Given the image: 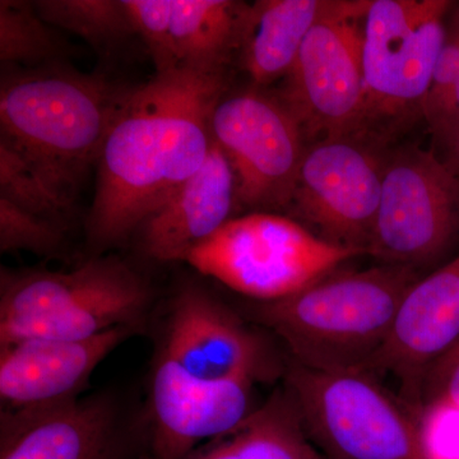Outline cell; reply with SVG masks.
<instances>
[{
  "label": "cell",
  "instance_id": "6da1fadb",
  "mask_svg": "<svg viewBox=\"0 0 459 459\" xmlns=\"http://www.w3.org/2000/svg\"><path fill=\"white\" fill-rule=\"evenodd\" d=\"M226 72L178 68L128 90L98 160L87 237L119 246L199 170L212 144L211 119Z\"/></svg>",
  "mask_w": 459,
  "mask_h": 459
},
{
  "label": "cell",
  "instance_id": "7a4b0ae2",
  "mask_svg": "<svg viewBox=\"0 0 459 459\" xmlns=\"http://www.w3.org/2000/svg\"><path fill=\"white\" fill-rule=\"evenodd\" d=\"M418 280L416 270L403 265L333 272L289 298L258 303L249 313L282 341L296 364L367 370Z\"/></svg>",
  "mask_w": 459,
  "mask_h": 459
},
{
  "label": "cell",
  "instance_id": "3957f363",
  "mask_svg": "<svg viewBox=\"0 0 459 459\" xmlns=\"http://www.w3.org/2000/svg\"><path fill=\"white\" fill-rule=\"evenodd\" d=\"M126 93L59 63L14 71L3 77L0 89V140L74 204Z\"/></svg>",
  "mask_w": 459,
  "mask_h": 459
},
{
  "label": "cell",
  "instance_id": "277c9868",
  "mask_svg": "<svg viewBox=\"0 0 459 459\" xmlns=\"http://www.w3.org/2000/svg\"><path fill=\"white\" fill-rule=\"evenodd\" d=\"M152 301L150 282L115 256H98L69 272L2 268L0 343L143 329Z\"/></svg>",
  "mask_w": 459,
  "mask_h": 459
},
{
  "label": "cell",
  "instance_id": "5b68a950",
  "mask_svg": "<svg viewBox=\"0 0 459 459\" xmlns=\"http://www.w3.org/2000/svg\"><path fill=\"white\" fill-rule=\"evenodd\" d=\"M283 386L322 459H419L415 411L371 371L290 361Z\"/></svg>",
  "mask_w": 459,
  "mask_h": 459
},
{
  "label": "cell",
  "instance_id": "8992f818",
  "mask_svg": "<svg viewBox=\"0 0 459 459\" xmlns=\"http://www.w3.org/2000/svg\"><path fill=\"white\" fill-rule=\"evenodd\" d=\"M455 3L371 0L362 21L364 114L358 138L374 143L422 117Z\"/></svg>",
  "mask_w": 459,
  "mask_h": 459
},
{
  "label": "cell",
  "instance_id": "52a82bcc",
  "mask_svg": "<svg viewBox=\"0 0 459 459\" xmlns=\"http://www.w3.org/2000/svg\"><path fill=\"white\" fill-rule=\"evenodd\" d=\"M359 255L289 217L253 212L230 220L186 262L238 294L268 303L301 291Z\"/></svg>",
  "mask_w": 459,
  "mask_h": 459
},
{
  "label": "cell",
  "instance_id": "ba28073f",
  "mask_svg": "<svg viewBox=\"0 0 459 459\" xmlns=\"http://www.w3.org/2000/svg\"><path fill=\"white\" fill-rule=\"evenodd\" d=\"M459 235V175L433 151L407 148L383 161L382 193L367 255L416 270Z\"/></svg>",
  "mask_w": 459,
  "mask_h": 459
},
{
  "label": "cell",
  "instance_id": "9c48e42d",
  "mask_svg": "<svg viewBox=\"0 0 459 459\" xmlns=\"http://www.w3.org/2000/svg\"><path fill=\"white\" fill-rule=\"evenodd\" d=\"M371 0H342L305 39L281 100L304 135L358 137L364 114L362 21Z\"/></svg>",
  "mask_w": 459,
  "mask_h": 459
},
{
  "label": "cell",
  "instance_id": "30bf717a",
  "mask_svg": "<svg viewBox=\"0 0 459 459\" xmlns=\"http://www.w3.org/2000/svg\"><path fill=\"white\" fill-rule=\"evenodd\" d=\"M211 132L234 171L237 205H291L305 135L282 100L259 87L225 92L214 108Z\"/></svg>",
  "mask_w": 459,
  "mask_h": 459
},
{
  "label": "cell",
  "instance_id": "8fae6325",
  "mask_svg": "<svg viewBox=\"0 0 459 459\" xmlns=\"http://www.w3.org/2000/svg\"><path fill=\"white\" fill-rule=\"evenodd\" d=\"M383 160L358 137L305 148L291 205L320 238L367 255L382 193Z\"/></svg>",
  "mask_w": 459,
  "mask_h": 459
},
{
  "label": "cell",
  "instance_id": "7c38bea8",
  "mask_svg": "<svg viewBox=\"0 0 459 459\" xmlns=\"http://www.w3.org/2000/svg\"><path fill=\"white\" fill-rule=\"evenodd\" d=\"M110 392L40 409L2 410L0 459H144L146 425Z\"/></svg>",
  "mask_w": 459,
  "mask_h": 459
},
{
  "label": "cell",
  "instance_id": "4fadbf2b",
  "mask_svg": "<svg viewBox=\"0 0 459 459\" xmlns=\"http://www.w3.org/2000/svg\"><path fill=\"white\" fill-rule=\"evenodd\" d=\"M160 353L210 382H271L286 368L258 332L193 282L172 298Z\"/></svg>",
  "mask_w": 459,
  "mask_h": 459
},
{
  "label": "cell",
  "instance_id": "5bb4252c",
  "mask_svg": "<svg viewBox=\"0 0 459 459\" xmlns=\"http://www.w3.org/2000/svg\"><path fill=\"white\" fill-rule=\"evenodd\" d=\"M255 385L199 379L159 352L144 418L148 459H186L237 429L259 407Z\"/></svg>",
  "mask_w": 459,
  "mask_h": 459
},
{
  "label": "cell",
  "instance_id": "9a60e30c",
  "mask_svg": "<svg viewBox=\"0 0 459 459\" xmlns=\"http://www.w3.org/2000/svg\"><path fill=\"white\" fill-rule=\"evenodd\" d=\"M142 331L117 327L84 340L0 343L2 410L40 409L81 397L99 365Z\"/></svg>",
  "mask_w": 459,
  "mask_h": 459
},
{
  "label": "cell",
  "instance_id": "2e32d148",
  "mask_svg": "<svg viewBox=\"0 0 459 459\" xmlns=\"http://www.w3.org/2000/svg\"><path fill=\"white\" fill-rule=\"evenodd\" d=\"M459 338V255L413 283L391 336L367 370L400 380L402 400L419 406L422 377Z\"/></svg>",
  "mask_w": 459,
  "mask_h": 459
},
{
  "label": "cell",
  "instance_id": "e0dca14e",
  "mask_svg": "<svg viewBox=\"0 0 459 459\" xmlns=\"http://www.w3.org/2000/svg\"><path fill=\"white\" fill-rule=\"evenodd\" d=\"M235 207V174L212 140L204 165L138 230L142 249L157 262H186L195 247L231 220Z\"/></svg>",
  "mask_w": 459,
  "mask_h": 459
},
{
  "label": "cell",
  "instance_id": "ac0fdd59",
  "mask_svg": "<svg viewBox=\"0 0 459 459\" xmlns=\"http://www.w3.org/2000/svg\"><path fill=\"white\" fill-rule=\"evenodd\" d=\"M342 0H258L249 4L241 36V68L255 87L287 77L305 39Z\"/></svg>",
  "mask_w": 459,
  "mask_h": 459
},
{
  "label": "cell",
  "instance_id": "d6986e66",
  "mask_svg": "<svg viewBox=\"0 0 459 459\" xmlns=\"http://www.w3.org/2000/svg\"><path fill=\"white\" fill-rule=\"evenodd\" d=\"M249 4L234 0H172L178 68L220 74L238 53Z\"/></svg>",
  "mask_w": 459,
  "mask_h": 459
},
{
  "label": "cell",
  "instance_id": "ffe728a7",
  "mask_svg": "<svg viewBox=\"0 0 459 459\" xmlns=\"http://www.w3.org/2000/svg\"><path fill=\"white\" fill-rule=\"evenodd\" d=\"M186 459H322L305 433L285 386L237 429L198 446Z\"/></svg>",
  "mask_w": 459,
  "mask_h": 459
},
{
  "label": "cell",
  "instance_id": "44dd1931",
  "mask_svg": "<svg viewBox=\"0 0 459 459\" xmlns=\"http://www.w3.org/2000/svg\"><path fill=\"white\" fill-rule=\"evenodd\" d=\"M68 50L59 30L42 20L35 4L22 0L0 2V60L3 66L27 69L56 65Z\"/></svg>",
  "mask_w": 459,
  "mask_h": 459
},
{
  "label": "cell",
  "instance_id": "7402d4cb",
  "mask_svg": "<svg viewBox=\"0 0 459 459\" xmlns=\"http://www.w3.org/2000/svg\"><path fill=\"white\" fill-rule=\"evenodd\" d=\"M33 4L42 20L80 36L99 53H110L135 35L123 0H40Z\"/></svg>",
  "mask_w": 459,
  "mask_h": 459
},
{
  "label": "cell",
  "instance_id": "603a6c76",
  "mask_svg": "<svg viewBox=\"0 0 459 459\" xmlns=\"http://www.w3.org/2000/svg\"><path fill=\"white\" fill-rule=\"evenodd\" d=\"M0 198L65 228L74 202L57 190L22 153L0 140Z\"/></svg>",
  "mask_w": 459,
  "mask_h": 459
},
{
  "label": "cell",
  "instance_id": "cb8c5ba5",
  "mask_svg": "<svg viewBox=\"0 0 459 459\" xmlns=\"http://www.w3.org/2000/svg\"><path fill=\"white\" fill-rule=\"evenodd\" d=\"M65 226L0 198V250L56 255L65 244Z\"/></svg>",
  "mask_w": 459,
  "mask_h": 459
},
{
  "label": "cell",
  "instance_id": "d4e9b609",
  "mask_svg": "<svg viewBox=\"0 0 459 459\" xmlns=\"http://www.w3.org/2000/svg\"><path fill=\"white\" fill-rule=\"evenodd\" d=\"M135 35L146 42L157 74L178 69L172 49V0H123Z\"/></svg>",
  "mask_w": 459,
  "mask_h": 459
},
{
  "label": "cell",
  "instance_id": "484cf974",
  "mask_svg": "<svg viewBox=\"0 0 459 459\" xmlns=\"http://www.w3.org/2000/svg\"><path fill=\"white\" fill-rule=\"evenodd\" d=\"M415 415L419 459H459V406L424 402Z\"/></svg>",
  "mask_w": 459,
  "mask_h": 459
},
{
  "label": "cell",
  "instance_id": "4316f807",
  "mask_svg": "<svg viewBox=\"0 0 459 459\" xmlns=\"http://www.w3.org/2000/svg\"><path fill=\"white\" fill-rule=\"evenodd\" d=\"M430 401H444L459 406V338L422 377L419 406Z\"/></svg>",
  "mask_w": 459,
  "mask_h": 459
},
{
  "label": "cell",
  "instance_id": "83f0119b",
  "mask_svg": "<svg viewBox=\"0 0 459 459\" xmlns=\"http://www.w3.org/2000/svg\"><path fill=\"white\" fill-rule=\"evenodd\" d=\"M457 9L459 11V3L457 4ZM451 131H452V147L455 144V137H457V133L459 131V82L457 91H455V101H453L452 108V117H451ZM451 147V150H452ZM451 152V151H449ZM449 155V153H448Z\"/></svg>",
  "mask_w": 459,
  "mask_h": 459
},
{
  "label": "cell",
  "instance_id": "f1b7e54d",
  "mask_svg": "<svg viewBox=\"0 0 459 459\" xmlns=\"http://www.w3.org/2000/svg\"><path fill=\"white\" fill-rule=\"evenodd\" d=\"M449 160L448 165L451 166L453 170L457 172L459 175V131L457 133V137H455V144H453L451 152H449Z\"/></svg>",
  "mask_w": 459,
  "mask_h": 459
},
{
  "label": "cell",
  "instance_id": "f546056e",
  "mask_svg": "<svg viewBox=\"0 0 459 459\" xmlns=\"http://www.w3.org/2000/svg\"><path fill=\"white\" fill-rule=\"evenodd\" d=\"M144 459H148V457L144 458Z\"/></svg>",
  "mask_w": 459,
  "mask_h": 459
}]
</instances>
